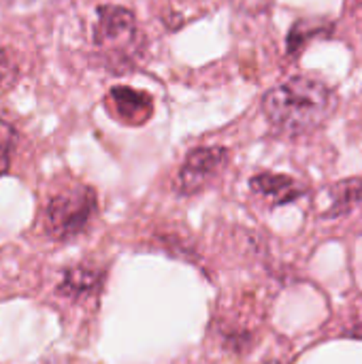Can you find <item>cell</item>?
Wrapping results in <instances>:
<instances>
[{
  "label": "cell",
  "instance_id": "7c38bea8",
  "mask_svg": "<svg viewBox=\"0 0 362 364\" xmlns=\"http://www.w3.org/2000/svg\"><path fill=\"white\" fill-rule=\"evenodd\" d=\"M350 335H352V337H361L362 339V316L356 320V324L350 328Z\"/></svg>",
  "mask_w": 362,
  "mask_h": 364
},
{
  "label": "cell",
  "instance_id": "277c9868",
  "mask_svg": "<svg viewBox=\"0 0 362 364\" xmlns=\"http://www.w3.org/2000/svg\"><path fill=\"white\" fill-rule=\"evenodd\" d=\"M137 36V21L130 9L119 4H105L98 6V19L94 30V41L105 51L119 53L126 49Z\"/></svg>",
  "mask_w": 362,
  "mask_h": 364
},
{
  "label": "cell",
  "instance_id": "8992f818",
  "mask_svg": "<svg viewBox=\"0 0 362 364\" xmlns=\"http://www.w3.org/2000/svg\"><path fill=\"white\" fill-rule=\"evenodd\" d=\"M111 100L113 107L119 115L122 122L130 124V126H139L145 124L151 113H154V100L149 94L126 87V85H117L111 90Z\"/></svg>",
  "mask_w": 362,
  "mask_h": 364
},
{
  "label": "cell",
  "instance_id": "3957f363",
  "mask_svg": "<svg viewBox=\"0 0 362 364\" xmlns=\"http://www.w3.org/2000/svg\"><path fill=\"white\" fill-rule=\"evenodd\" d=\"M228 160V149L224 147H196L192 149L177 177V190L186 196L201 192L226 164Z\"/></svg>",
  "mask_w": 362,
  "mask_h": 364
},
{
  "label": "cell",
  "instance_id": "30bf717a",
  "mask_svg": "<svg viewBox=\"0 0 362 364\" xmlns=\"http://www.w3.org/2000/svg\"><path fill=\"white\" fill-rule=\"evenodd\" d=\"M13 149H15V130L6 122H0V173H6Z\"/></svg>",
  "mask_w": 362,
  "mask_h": 364
},
{
  "label": "cell",
  "instance_id": "5b68a950",
  "mask_svg": "<svg viewBox=\"0 0 362 364\" xmlns=\"http://www.w3.org/2000/svg\"><path fill=\"white\" fill-rule=\"evenodd\" d=\"M250 188L262 198H267L273 207L294 203L305 194V188L294 177L280 173H258L250 179Z\"/></svg>",
  "mask_w": 362,
  "mask_h": 364
},
{
  "label": "cell",
  "instance_id": "7a4b0ae2",
  "mask_svg": "<svg viewBox=\"0 0 362 364\" xmlns=\"http://www.w3.org/2000/svg\"><path fill=\"white\" fill-rule=\"evenodd\" d=\"M96 211L98 198L90 186L60 188L45 207V230L53 241H70L87 230Z\"/></svg>",
  "mask_w": 362,
  "mask_h": 364
},
{
  "label": "cell",
  "instance_id": "6da1fadb",
  "mask_svg": "<svg viewBox=\"0 0 362 364\" xmlns=\"http://www.w3.org/2000/svg\"><path fill=\"white\" fill-rule=\"evenodd\" d=\"M335 109L331 87L314 77H292L262 98L269 124L286 136H303L318 130Z\"/></svg>",
  "mask_w": 362,
  "mask_h": 364
},
{
  "label": "cell",
  "instance_id": "52a82bcc",
  "mask_svg": "<svg viewBox=\"0 0 362 364\" xmlns=\"http://www.w3.org/2000/svg\"><path fill=\"white\" fill-rule=\"evenodd\" d=\"M326 198L329 203L322 211L324 220H337L352 213V209H356L362 203V177H348L329 186Z\"/></svg>",
  "mask_w": 362,
  "mask_h": 364
},
{
  "label": "cell",
  "instance_id": "8fae6325",
  "mask_svg": "<svg viewBox=\"0 0 362 364\" xmlns=\"http://www.w3.org/2000/svg\"><path fill=\"white\" fill-rule=\"evenodd\" d=\"M6 68H9V58H6L4 49H0V83H2V79L6 75Z\"/></svg>",
  "mask_w": 362,
  "mask_h": 364
},
{
  "label": "cell",
  "instance_id": "ba28073f",
  "mask_svg": "<svg viewBox=\"0 0 362 364\" xmlns=\"http://www.w3.org/2000/svg\"><path fill=\"white\" fill-rule=\"evenodd\" d=\"M100 282H102V273L98 269L90 264H77L64 271L60 286H58V294L70 296V299L85 296V294H92L100 286Z\"/></svg>",
  "mask_w": 362,
  "mask_h": 364
},
{
  "label": "cell",
  "instance_id": "9c48e42d",
  "mask_svg": "<svg viewBox=\"0 0 362 364\" xmlns=\"http://www.w3.org/2000/svg\"><path fill=\"white\" fill-rule=\"evenodd\" d=\"M329 32H331V26H322L318 21H305V19L297 21L292 26L290 34H288V43H286L288 53L290 55H299L307 47L309 41H314V38H318L322 34H329Z\"/></svg>",
  "mask_w": 362,
  "mask_h": 364
}]
</instances>
